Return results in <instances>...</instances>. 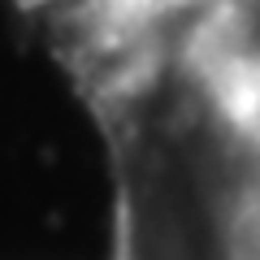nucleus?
Wrapping results in <instances>:
<instances>
[{"label": "nucleus", "mask_w": 260, "mask_h": 260, "mask_svg": "<svg viewBox=\"0 0 260 260\" xmlns=\"http://www.w3.org/2000/svg\"><path fill=\"white\" fill-rule=\"evenodd\" d=\"M109 174V260H260V156L121 143Z\"/></svg>", "instance_id": "1"}]
</instances>
